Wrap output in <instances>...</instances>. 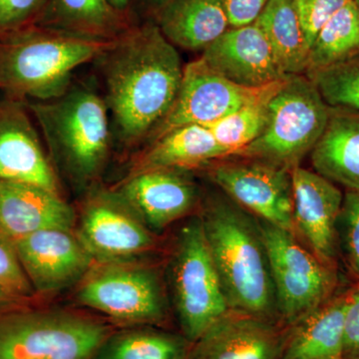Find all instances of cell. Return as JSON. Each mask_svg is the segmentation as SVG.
Listing matches in <instances>:
<instances>
[{"label": "cell", "mask_w": 359, "mask_h": 359, "mask_svg": "<svg viewBox=\"0 0 359 359\" xmlns=\"http://www.w3.org/2000/svg\"><path fill=\"white\" fill-rule=\"evenodd\" d=\"M96 61L101 62L104 99L120 140L130 147L147 141L181 86L184 65L176 46L149 20L135 23Z\"/></svg>", "instance_id": "obj_1"}, {"label": "cell", "mask_w": 359, "mask_h": 359, "mask_svg": "<svg viewBox=\"0 0 359 359\" xmlns=\"http://www.w3.org/2000/svg\"><path fill=\"white\" fill-rule=\"evenodd\" d=\"M201 219L231 311L276 323L275 287L259 219L228 196L209 201Z\"/></svg>", "instance_id": "obj_2"}, {"label": "cell", "mask_w": 359, "mask_h": 359, "mask_svg": "<svg viewBox=\"0 0 359 359\" xmlns=\"http://www.w3.org/2000/svg\"><path fill=\"white\" fill-rule=\"evenodd\" d=\"M112 42L39 25L0 35V89L18 101L58 98L70 88L74 71L96 61Z\"/></svg>", "instance_id": "obj_3"}, {"label": "cell", "mask_w": 359, "mask_h": 359, "mask_svg": "<svg viewBox=\"0 0 359 359\" xmlns=\"http://www.w3.org/2000/svg\"><path fill=\"white\" fill-rule=\"evenodd\" d=\"M49 152L79 185L95 181L110 155L109 110L95 89L72 86L58 98L28 101Z\"/></svg>", "instance_id": "obj_4"}, {"label": "cell", "mask_w": 359, "mask_h": 359, "mask_svg": "<svg viewBox=\"0 0 359 359\" xmlns=\"http://www.w3.org/2000/svg\"><path fill=\"white\" fill-rule=\"evenodd\" d=\"M330 110L311 78L290 75L269 102L263 133L233 157L261 161L292 172L320 140Z\"/></svg>", "instance_id": "obj_5"}, {"label": "cell", "mask_w": 359, "mask_h": 359, "mask_svg": "<svg viewBox=\"0 0 359 359\" xmlns=\"http://www.w3.org/2000/svg\"><path fill=\"white\" fill-rule=\"evenodd\" d=\"M170 282L182 332L192 344L231 311L201 217L189 221L177 236Z\"/></svg>", "instance_id": "obj_6"}, {"label": "cell", "mask_w": 359, "mask_h": 359, "mask_svg": "<svg viewBox=\"0 0 359 359\" xmlns=\"http://www.w3.org/2000/svg\"><path fill=\"white\" fill-rule=\"evenodd\" d=\"M109 328L61 311L0 316V359H94Z\"/></svg>", "instance_id": "obj_7"}, {"label": "cell", "mask_w": 359, "mask_h": 359, "mask_svg": "<svg viewBox=\"0 0 359 359\" xmlns=\"http://www.w3.org/2000/svg\"><path fill=\"white\" fill-rule=\"evenodd\" d=\"M271 268L278 318L294 325L332 299L337 278L294 233L259 219Z\"/></svg>", "instance_id": "obj_8"}, {"label": "cell", "mask_w": 359, "mask_h": 359, "mask_svg": "<svg viewBox=\"0 0 359 359\" xmlns=\"http://www.w3.org/2000/svg\"><path fill=\"white\" fill-rule=\"evenodd\" d=\"M75 297L85 308L122 323L159 325L167 318V297L159 273L126 261L92 266Z\"/></svg>", "instance_id": "obj_9"}, {"label": "cell", "mask_w": 359, "mask_h": 359, "mask_svg": "<svg viewBox=\"0 0 359 359\" xmlns=\"http://www.w3.org/2000/svg\"><path fill=\"white\" fill-rule=\"evenodd\" d=\"M243 159L212 163L210 177L252 216L294 233L292 172L261 161Z\"/></svg>", "instance_id": "obj_10"}, {"label": "cell", "mask_w": 359, "mask_h": 359, "mask_svg": "<svg viewBox=\"0 0 359 359\" xmlns=\"http://www.w3.org/2000/svg\"><path fill=\"white\" fill-rule=\"evenodd\" d=\"M264 87L248 88L235 84L212 69L202 58H198L184 66L176 100L146 142L151 143L185 125L207 127L218 122L256 98Z\"/></svg>", "instance_id": "obj_11"}, {"label": "cell", "mask_w": 359, "mask_h": 359, "mask_svg": "<svg viewBox=\"0 0 359 359\" xmlns=\"http://www.w3.org/2000/svg\"><path fill=\"white\" fill-rule=\"evenodd\" d=\"M78 238L101 262L127 261L154 245L150 229L118 190L96 191L89 196Z\"/></svg>", "instance_id": "obj_12"}, {"label": "cell", "mask_w": 359, "mask_h": 359, "mask_svg": "<svg viewBox=\"0 0 359 359\" xmlns=\"http://www.w3.org/2000/svg\"><path fill=\"white\" fill-rule=\"evenodd\" d=\"M16 252L34 292L55 294L81 280L94 257L65 229L37 231L15 241Z\"/></svg>", "instance_id": "obj_13"}, {"label": "cell", "mask_w": 359, "mask_h": 359, "mask_svg": "<svg viewBox=\"0 0 359 359\" xmlns=\"http://www.w3.org/2000/svg\"><path fill=\"white\" fill-rule=\"evenodd\" d=\"M292 181L295 236L323 264L334 268L344 195L332 181L301 166L292 170Z\"/></svg>", "instance_id": "obj_14"}, {"label": "cell", "mask_w": 359, "mask_h": 359, "mask_svg": "<svg viewBox=\"0 0 359 359\" xmlns=\"http://www.w3.org/2000/svg\"><path fill=\"white\" fill-rule=\"evenodd\" d=\"M22 103L11 98L0 102V181L32 184L59 193L53 165Z\"/></svg>", "instance_id": "obj_15"}, {"label": "cell", "mask_w": 359, "mask_h": 359, "mask_svg": "<svg viewBox=\"0 0 359 359\" xmlns=\"http://www.w3.org/2000/svg\"><path fill=\"white\" fill-rule=\"evenodd\" d=\"M201 58L240 86L259 88L287 77L257 22L231 27L203 50Z\"/></svg>", "instance_id": "obj_16"}, {"label": "cell", "mask_w": 359, "mask_h": 359, "mask_svg": "<svg viewBox=\"0 0 359 359\" xmlns=\"http://www.w3.org/2000/svg\"><path fill=\"white\" fill-rule=\"evenodd\" d=\"M150 230L159 231L192 211L199 199L186 170L153 169L130 175L118 189Z\"/></svg>", "instance_id": "obj_17"}, {"label": "cell", "mask_w": 359, "mask_h": 359, "mask_svg": "<svg viewBox=\"0 0 359 359\" xmlns=\"http://www.w3.org/2000/svg\"><path fill=\"white\" fill-rule=\"evenodd\" d=\"M283 337L273 321L230 311L193 344L189 359H280Z\"/></svg>", "instance_id": "obj_18"}, {"label": "cell", "mask_w": 359, "mask_h": 359, "mask_svg": "<svg viewBox=\"0 0 359 359\" xmlns=\"http://www.w3.org/2000/svg\"><path fill=\"white\" fill-rule=\"evenodd\" d=\"M74 210L60 194L32 184L0 181V233L15 242L49 229L71 230Z\"/></svg>", "instance_id": "obj_19"}, {"label": "cell", "mask_w": 359, "mask_h": 359, "mask_svg": "<svg viewBox=\"0 0 359 359\" xmlns=\"http://www.w3.org/2000/svg\"><path fill=\"white\" fill-rule=\"evenodd\" d=\"M311 157L316 173L359 193L358 111L330 107L327 127Z\"/></svg>", "instance_id": "obj_20"}, {"label": "cell", "mask_w": 359, "mask_h": 359, "mask_svg": "<svg viewBox=\"0 0 359 359\" xmlns=\"http://www.w3.org/2000/svg\"><path fill=\"white\" fill-rule=\"evenodd\" d=\"M347 297L330 299L287 327L280 359H344Z\"/></svg>", "instance_id": "obj_21"}, {"label": "cell", "mask_w": 359, "mask_h": 359, "mask_svg": "<svg viewBox=\"0 0 359 359\" xmlns=\"http://www.w3.org/2000/svg\"><path fill=\"white\" fill-rule=\"evenodd\" d=\"M134 25L131 13L119 11L109 0H48L34 25L114 41Z\"/></svg>", "instance_id": "obj_22"}, {"label": "cell", "mask_w": 359, "mask_h": 359, "mask_svg": "<svg viewBox=\"0 0 359 359\" xmlns=\"http://www.w3.org/2000/svg\"><path fill=\"white\" fill-rule=\"evenodd\" d=\"M152 20L174 46L193 51L231 28L223 0H169Z\"/></svg>", "instance_id": "obj_23"}, {"label": "cell", "mask_w": 359, "mask_h": 359, "mask_svg": "<svg viewBox=\"0 0 359 359\" xmlns=\"http://www.w3.org/2000/svg\"><path fill=\"white\" fill-rule=\"evenodd\" d=\"M230 158L212 132L202 125H185L148 144L132 168L131 175L153 169L188 170Z\"/></svg>", "instance_id": "obj_24"}, {"label": "cell", "mask_w": 359, "mask_h": 359, "mask_svg": "<svg viewBox=\"0 0 359 359\" xmlns=\"http://www.w3.org/2000/svg\"><path fill=\"white\" fill-rule=\"evenodd\" d=\"M257 22L268 37L283 74H306L309 46L294 0H269Z\"/></svg>", "instance_id": "obj_25"}, {"label": "cell", "mask_w": 359, "mask_h": 359, "mask_svg": "<svg viewBox=\"0 0 359 359\" xmlns=\"http://www.w3.org/2000/svg\"><path fill=\"white\" fill-rule=\"evenodd\" d=\"M359 55V7L347 1L323 25L306 58V74L327 69Z\"/></svg>", "instance_id": "obj_26"}, {"label": "cell", "mask_w": 359, "mask_h": 359, "mask_svg": "<svg viewBox=\"0 0 359 359\" xmlns=\"http://www.w3.org/2000/svg\"><path fill=\"white\" fill-rule=\"evenodd\" d=\"M192 346L184 335L133 328L110 334L94 359H189Z\"/></svg>", "instance_id": "obj_27"}, {"label": "cell", "mask_w": 359, "mask_h": 359, "mask_svg": "<svg viewBox=\"0 0 359 359\" xmlns=\"http://www.w3.org/2000/svg\"><path fill=\"white\" fill-rule=\"evenodd\" d=\"M287 77L269 84L263 91L218 122L207 126L219 145L233 157L263 133L269 121V108L273 97Z\"/></svg>", "instance_id": "obj_28"}, {"label": "cell", "mask_w": 359, "mask_h": 359, "mask_svg": "<svg viewBox=\"0 0 359 359\" xmlns=\"http://www.w3.org/2000/svg\"><path fill=\"white\" fill-rule=\"evenodd\" d=\"M306 76L328 106L359 112V55Z\"/></svg>", "instance_id": "obj_29"}, {"label": "cell", "mask_w": 359, "mask_h": 359, "mask_svg": "<svg viewBox=\"0 0 359 359\" xmlns=\"http://www.w3.org/2000/svg\"><path fill=\"white\" fill-rule=\"evenodd\" d=\"M0 287L11 297H32L34 290L23 271L13 241L0 233Z\"/></svg>", "instance_id": "obj_30"}, {"label": "cell", "mask_w": 359, "mask_h": 359, "mask_svg": "<svg viewBox=\"0 0 359 359\" xmlns=\"http://www.w3.org/2000/svg\"><path fill=\"white\" fill-rule=\"evenodd\" d=\"M48 0H0V35L34 25Z\"/></svg>", "instance_id": "obj_31"}, {"label": "cell", "mask_w": 359, "mask_h": 359, "mask_svg": "<svg viewBox=\"0 0 359 359\" xmlns=\"http://www.w3.org/2000/svg\"><path fill=\"white\" fill-rule=\"evenodd\" d=\"M349 0H294L309 49L323 25Z\"/></svg>", "instance_id": "obj_32"}, {"label": "cell", "mask_w": 359, "mask_h": 359, "mask_svg": "<svg viewBox=\"0 0 359 359\" xmlns=\"http://www.w3.org/2000/svg\"><path fill=\"white\" fill-rule=\"evenodd\" d=\"M340 218L344 224L347 259L359 276V193L347 191Z\"/></svg>", "instance_id": "obj_33"}, {"label": "cell", "mask_w": 359, "mask_h": 359, "mask_svg": "<svg viewBox=\"0 0 359 359\" xmlns=\"http://www.w3.org/2000/svg\"><path fill=\"white\" fill-rule=\"evenodd\" d=\"M344 359H359V287L347 297L344 316Z\"/></svg>", "instance_id": "obj_34"}, {"label": "cell", "mask_w": 359, "mask_h": 359, "mask_svg": "<svg viewBox=\"0 0 359 359\" xmlns=\"http://www.w3.org/2000/svg\"><path fill=\"white\" fill-rule=\"evenodd\" d=\"M231 27L252 25L263 13L269 0H223Z\"/></svg>", "instance_id": "obj_35"}, {"label": "cell", "mask_w": 359, "mask_h": 359, "mask_svg": "<svg viewBox=\"0 0 359 359\" xmlns=\"http://www.w3.org/2000/svg\"><path fill=\"white\" fill-rule=\"evenodd\" d=\"M109 1L119 11H124V13H131L130 9H131L133 0H109Z\"/></svg>", "instance_id": "obj_36"}, {"label": "cell", "mask_w": 359, "mask_h": 359, "mask_svg": "<svg viewBox=\"0 0 359 359\" xmlns=\"http://www.w3.org/2000/svg\"><path fill=\"white\" fill-rule=\"evenodd\" d=\"M11 295L8 294V292H6L1 287H0V302H6L7 299H9Z\"/></svg>", "instance_id": "obj_37"}, {"label": "cell", "mask_w": 359, "mask_h": 359, "mask_svg": "<svg viewBox=\"0 0 359 359\" xmlns=\"http://www.w3.org/2000/svg\"><path fill=\"white\" fill-rule=\"evenodd\" d=\"M355 1V4H358V6L359 7V0H354Z\"/></svg>", "instance_id": "obj_38"}]
</instances>
